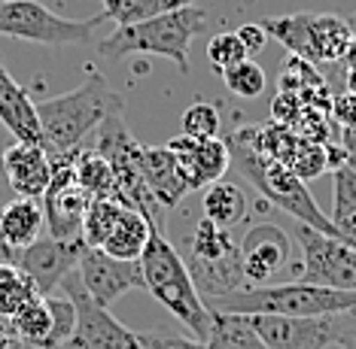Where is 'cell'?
Wrapping results in <instances>:
<instances>
[{"label": "cell", "instance_id": "cell-26", "mask_svg": "<svg viewBox=\"0 0 356 349\" xmlns=\"http://www.w3.org/2000/svg\"><path fill=\"white\" fill-rule=\"evenodd\" d=\"M37 298L43 295L19 264H0V316H15Z\"/></svg>", "mask_w": 356, "mask_h": 349}, {"label": "cell", "instance_id": "cell-2", "mask_svg": "<svg viewBox=\"0 0 356 349\" xmlns=\"http://www.w3.org/2000/svg\"><path fill=\"white\" fill-rule=\"evenodd\" d=\"M116 112H125V97L113 92L101 73H88L74 92L37 103L46 152H76L86 137Z\"/></svg>", "mask_w": 356, "mask_h": 349}, {"label": "cell", "instance_id": "cell-24", "mask_svg": "<svg viewBox=\"0 0 356 349\" xmlns=\"http://www.w3.org/2000/svg\"><path fill=\"white\" fill-rule=\"evenodd\" d=\"M195 0H101L104 15L110 22H116V28H125V24H140L149 22L156 15L183 10V6H192Z\"/></svg>", "mask_w": 356, "mask_h": 349}, {"label": "cell", "instance_id": "cell-16", "mask_svg": "<svg viewBox=\"0 0 356 349\" xmlns=\"http://www.w3.org/2000/svg\"><path fill=\"white\" fill-rule=\"evenodd\" d=\"M0 125L15 137V143L46 146L40 116H37V103L31 101V94L10 76V70H6L3 64H0Z\"/></svg>", "mask_w": 356, "mask_h": 349}, {"label": "cell", "instance_id": "cell-17", "mask_svg": "<svg viewBox=\"0 0 356 349\" xmlns=\"http://www.w3.org/2000/svg\"><path fill=\"white\" fill-rule=\"evenodd\" d=\"M143 180L165 213L180 204L186 191H192L168 146H143Z\"/></svg>", "mask_w": 356, "mask_h": 349}, {"label": "cell", "instance_id": "cell-8", "mask_svg": "<svg viewBox=\"0 0 356 349\" xmlns=\"http://www.w3.org/2000/svg\"><path fill=\"white\" fill-rule=\"evenodd\" d=\"M293 237L302 249V262L296 267V280L307 286L356 291V249L341 237H329L307 225L296 222Z\"/></svg>", "mask_w": 356, "mask_h": 349}, {"label": "cell", "instance_id": "cell-21", "mask_svg": "<svg viewBox=\"0 0 356 349\" xmlns=\"http://www.w3.org/2000/svg\"><path fill=\"white\" fill-rule=\"evenodd\" d=\"M247 216V194L238 182L220 180L213 182L204 194V219L216 225V228L232 231L234 225H241Z\"/></svg>", "mask_w": 356, "mask_h": 349}, {"label": "cell", "instance_id": "cell-3", "mask_svg": "<svg viewBox=\"0 0 356 349\" xmlns=\"http://www.w3.org/2000/svg\"><path fill=\"white\" fill-rule=\"evenodd\" d=\"M143 267V282L147 291L156 301L165 307L174 319H180L186 331H192V337L198 343H207L210 325H213V313L207 310L204 298L195 286L189 273L186 258L171 246V240L165 237V231H152V237L147 243L140 255Z\"/></svg>", "mask_w": 356, "mask_h": 349}, {"label": "cell", "instance_id": "cell-28", "mask_svg": "<svg viewBox=\"0 0 356 349\" xmlns=\"http://www.w3.org/2000/svg\"><path fill=\"white\" fill-rule=\"evenodd\" d=\"M222 83L234 97H259L268 85V79H265V70L253 58H244L234 67L222 70Z\"/></svg>", "mask_w": 356, "mask_h": 349}, {"label": "cell", "instance_id": "cell-14", "mask_svg": "<svg viewBox=\"0 0 356 349\" xmlns=\"http://www.w3.org/2000/svg\"><path fill=\"white\" fill-rule=\"evenodd\" d=\"M168 149L174 152L177 164H180L189 189H201V185H213L225 176V170L232 167L229 146L220 137H210V140H198V137H174L168 143Z\"/></svg>", "mask_w": 356, "mask_h": 349}, {"label": "cell", "instance_id": "cell-37", "mask_svg": "<svg viewBox=\"0 0 356 349\" xmlns=\"http://www.w3.org/2000/svg\"><path fill=\"white\" fill-rule=\"evenodd\" d=\"M341 64H347V73H356V37L350 40V46H347Z\"/></svg>", "mask_w": 356, "mask_h": 349}, {"label": "cell", "instance_id": "cell-5", "mask_svg": "<svg viewBox=\"0 0 356 349\" xmlns=\"http://www.w3.org/2000/svg\"><path fill=\"white\" fill-rule=\"evenodd\" d=\"M207 28V12L201 6H183V10L156 15L140 24H125V28L110 31L104 40H98L101 58H122L128 52H147L161 55L177 64L183 76H189V46L201 31Z\"/></svg>", "mask_w": 356, "mask_h": 349}, {"label": "cell", "instance_id": "cell-4", "mask_svg": "<svg viewBox=\"0 0 356 349\" xmlns=\"http://www.w3.org/2000/svg\"><path fill=\"white\" fill-rule=\"evenodd\" d=\"M210 313H234V316H338L356 310V291H338L307 282H280V286H250L234 289L225 295L204 298Z\"/></svg>", "mask_w": 356, "mask_h": 349}, {"label": "cell", "instance_id": "cell-10", "mask_svg": "<svg viewBox=\"0 0 356 349\" xmlns=\"http://www.w3.org/2000/svg\"><path fill=\"white\" fill-rule=\"evenodd\" d=\"M293 258V240L280 225L259 222L253 225L244 240L238 243V267L244 277V289L250 286H268Z\"/></svg>", "mask_w": 356, "mask_h": 349}, {"label": "cell", "instance_id": "cell-18", "mask_svg": "<svg viewBox=\"0 0 356 349\" xmlns=\"http://www.w3.org/2000/svg\"><path fill=\"white\" fill-rule=\"evenodd\" d=\"M43 225H46V216H43L40 201L15 198L10 204L0 207V240L10 249H15V253H22L31 243H37Z\"/></svg>", "mask_w": 356, "mask_h": 349}, {"label": "cell", "instance_id": "cell-36", "mask_svg": "<svg viewBox=\"0 0 356 349\" xmlns=\"http://www.w3.org/2000/svg\"><path fill=\"white\" fill-rule=\"evenodd\" d=\"M0 349H22L19 337H15V328L10 322V316H0Z\"/></svg>", "mask_w": 356, "mask_h": 349}, {"label": "cell", "instance_id": "cell-29", "mask_svg": "<svg viewBox=\"0 0 356 349\" xmlns=\"http://www.w3.org/2000/svg\"><path fill=\"white\" fill-rule=\"evenodd\" d=\"M286 167H293V173L298 180H314V176H320L326 167V143H314L307 140V137H298L296 149L289 152L286 158Z\"/></svg>", "mask_w": 356, "mask_h": 349}, {"label": "cell", "instance_id": "cell-20", "mask_svg": "<svg viewBox=\"0 0 356 349\" xmlns=\"http://www.w3.org/2000/svg\"><path fill=\"white\" fill-rule=\"evenodd\" d=\"M332 213L329 219L335 222V228L341 231V237L350 243L356 240V161L350 158L347 164L332 170Z\"/></svg>", "mask_w": 356, "mask_h": 349}, {"label": "cell", "instance_id": "cell-11", "mask_svg": "<svg viewBox=\"0 0 356 349\" xmlns=\"http://www.w3.org/2000/svg\"><path fill=\"white\" fill-rule=\"evenodd\" d=\"M76 273H79V280H83L88 295L104 307L116 304L119 298L131 289L147 291L140 262H119V258H110L104 249H88L86 246L83 255H79Z\"/></svg>", "mask_w": 356, "mask_h": 349}, {"label": "cell", "instance_id": "cell-38", "mask_svg": "<svg viewBox=\"0 0 356 349\" xmlns=\"http://www.w3.org/2000/svg\"><path fill=\"white\" fill-rule=\"evenodd\" d=\"M0 264H19V253L6 246L3 240H0Z\"/></svg>", "mask_w": 356, "mask_h": 349}, {"label": "cell", "instance_id": "cell-13", "mask_svg": "<svg viewBox=\"0 0 356 349\" xmlns=\"http://www.w3.org/2000/svg\"><path fill=\"white\" fill-rule=\"evenodd\" d=\"M265 349H326L335 343L332 316H250Z\"/></svg>", "mask_w": 356, "mask_h": 349}, {"label": "cell", "instance_id": "cell-32", "mask_svg": "<svg viewBox=\"0 0 356 349\" xmlns=\"http://www.w3.org/2000/svg\"><path fill=\"white\" fill-rule=\"evenodd\" d=\"M244 58H250L247 49L241 46V40L234 31H225V34H216L213 40L207 43V61L213 64L216 73L234 67V64H241Z\"/></svg>", "mask_w": 356, "mask_h": 349}, {"label": "cell", "instance_id": "cell-19", "mask_svg": "<svg viewBox=\"0 0 356 349\" xmlns=\"http://www.w3.org/2000/svg\"><path fill=\"white\" fill-rule=\"evenodd\" d=\"M152 222L143 213H137V210L128 207L122 216H119L116 228L110 231V237L104 240V253L110 258H119V262H140L143 249H147V243L152 237Z\"/></svg>", "mask_w": 356, "mask_h": 349}, {"label": "cell", "instance_id": "cell-33", "mask_svg": "<svg viewBox=\"0 0 356 349\" xmlns=\"http://www.w3.org/2000/svg\"><path fill=\"white\" fill-rule=\"evenodd\" d=\"M137 349H207L195 337L161 334V331H137Z\"/></svg>", "mask_w": 356, "mask_h": 349}, {"label": "cell", "instance_id": "cell-6", "mask_svg": "<svg viewBox=\"0 0 356 349\" xmlns=\"http://www.w3.org/2000/svg\"><path fill=\"white\" fill-rule=\"evenodd\" d=\"M271 40L289 49V55L307 64H338L356 37L350 22L335 12H293L262 24Z\"/></svg>", "mask_w": 356, "mask_h": 349}, {"label": "cell", "instance_id": "cell-39", "mask_svg": "<svg viewBox=\"0 0 356 349\" xmlns=\"http://www.w3.org/2000/svg\"><path fill=\"white\" fill-rule=\"evenodd\" d=\"M347 22H350V28H353V34H356V10H353V15H350Z\"/></svg>", "mask_w": 356, "mask_h": 349}, {"label": "cell", "instance_id": "cell-41", "mask_svg": "<svg viewBox=\"0 0 356 349\" xmlns=\"http://www.w3.org/2000/svg\"><path fill=\"white\" fill-rule=\"evenodd\" d=\"M0 3H6V0H0Z\"/></svg>", "mask_w": 356, "mask_h": 349}, {"label": "cell", "instance_id": "cell-34", "mask_svg": "<svg viewBox=\"0 0 356 349\" xmlns=\"http://www.w3.org/2000/svg\"><path fill=\"white\" fill-rule=\"evenodd\" d=\"M332 325H335V343L341 349H356V310L332 316Z\"/></svg>", "mask_w": 356, "mask_h": 349}, {"label": "cell", "instance_id": "cell-27", "mask_svg": "<svg viewBox=\"0 0 356 349\" xmlns=\"http://www.w3.org/2000/svg\"><path fill=\"white\" fill-rule=\"evenodd\" d=\"M125 204H119V201L113 198H98L92 201L86 210V219H83V231H79V237H83V243L88 249H101L104 240L110 237V231L116 228L119 216L125 213Z\"/></svg>", "mask_w": 356, "mask_h": 349}, {"label": "cell", "instance_id": "cell-12", "mask_svg": "<svg viewBox=\"0 0 356 349\" xmlns=\"http://www.w3.org/2000/svg\"><path fill=\"white\" fill-rule=\"evenodd\" d=\"M83 249H86L83 237H76V240L40 237L37 243H31L28 249L19 253V267L34 280L37 291L46 298L61 286V280L67 277L70 271H76Z\"/></svg>", "mask_w": 356, "mask_h": 349}, {"label": "cell", "instance_id": "cell-30", "mask_svg": "<svg viewBox=\"0 0 356 349\" xmlns=\"http://www.w3.org/2000/svg\"><path fill=\"white\" fill-rule=\"evenodd\" d=\"M220 107L207 101H195L189 103L183 112V134L186 137H198V140H210V137L220 134Z\"/></svg>", "mask_w": 356, "mask_h": 349}, {"label": "cell", "instance_id": "cell-22", "mask_svg": "<svg viewBox=\"0 0 356 349\" xmlns=\"http://www.w3.org/2000/svg\"><path fill=\"white\" fill-rule=\"evenodd\" d=\"M207 349H265L250 316L213 313V325L207 334Z\"/></svg>", "mask_w": 356, "mask_h": 349}, {"label": "cell", "instance_id": "cell-40", "mask_svg": "<svg viewBox=\"0 0 356 349\" xmlns=\"http://www.w3.org/2000/svg\"><path fill=\"white\" fill-rule=\"evenodd\" d=\"M350 246H353V249H356V240H350Z\"/></svg>", "mask_w": 356, "mask_h": 349}, {"label": "cell", "instance_id": "cell-35", "mask_svg": "<svg viewBox=\"0 0 356 349\" xmlns=\"http://www.w3.org/2000/svg\"><path fill=\"white\" fill-rule=\"evenodd\" d=\"M238 40H241V46L247 49V55H259L265 46H268V31L262 28V24H253V22H247V24H241L238 31Z\"/></svg>", "mask_w": 356, "mask_h": 349}, {"label": "cell", "instance_id": "cell-23", "mask_svg": "<svg viewBox=\"0 0 356 349\" xmlns=\"http://www.w3.org/2000/svg\"><path fill=\"white\" fill-rule=\"evenodd\" d=\"M10 322L22 349H52V313L46 307V298L22 307L15 316H10Z\"/></svg>", "mask_w": 356, "mask_h": 349}, {"label": "cell", "instance_id": "cell-31", "mask_svg": "<svg viewBox=\"0 0 356 349\" xmlns=\"http://www.w3.org/2000/svg\"><path fill=\"white\" fill-rule=\"evenodd\" d=\"M46 307L52 313V349H67L76 328V307L70 298L46 295Z\"/></svg>", "mask_w": 356, "mask_h": 349}, {"label": "cell", "instance_id": "cell-15", "mask_svg": "<svg viewBox=\"0 0 356 349\" xmlns=\"http://www.w3.org/2000/svg\"><path fill=\"white\" fill-rule=\"evenodd\" d=\"M0 167L6 173L10 189L19 198L40 201L49 189L52 180V164L46 146H31V143H13L10 149H3L0 155Z\"/></svg>", "mask_w": 356, "mask_h": 349}, {"label": "cell", "instance_id": "cell-25", "mask_svg": "<svg viewBox=\"0 0 356 349\" xmlns=\"http://www.w3.org/2000/svg\"><path fill=\"white\" fill-rule=\"evenodd\" d=\"M76 182L83 185V191H86L92 201H98V198H113V201H119L116 176H113L107 158L98 155L95 149H79V152H76Z\"/></svg>", "mask_w": 356, "mask_h": 349}, {"label": "cell", "instance_id": "cell-7", "mask_svg": "<svg viewBox=\"0 0 356 349\" xmlns=\"http://www.w3.org/2000/svg\"><path fill=\"white\" fill-rule=\"evenodd\" d=\"M107 22V15L92 19H64L40 0H6L0 3V37L25 40L40 46H88L95 43V31Z\"/></svg>", "mask_w": 356, "mask_h": 349}, {"label": "cell", "instance_id": "cell-42", "mask_svg": "<svg viewBox=\"0 0 356 349\" xmlns=\"http://www.w3.org/2000/svg\"><path fill=\"white\" fill-rule=\"evenodd\" d=\"M0 64H3V61H0Z\"/></svg>", "mask_w": 356, "mask_h": 349}, {"label": "cell", "instance_id": "cell-9", "mask_svg": "<svg viewBox=\"0 0 356 349\" xmlns=\"http://www.w3.org/2000/svg\"><path fill=\"white\" fill-rule=\"evenodd\" d=\"M61 289L64 298H70L76 307V328L67 349H137V331L125 328L110 313V307L95 301L76 271L61 280Z\"/></svg>", "mask_w": 356, "mask_h": 349}, {"label": "cell", "instance_id": "cell-1", "mask_svg": "<svg viewBox=\"0 0 356 349\" xmlns=\"http://www.w3.org/2000/svg\"><path fill=\"white\" fill-rule=\"evenodd\" d=\"M225 146H229L232 164L241 170L244 180H250V185H256V191L262 194L268 204H274L280 213L293 216L298 225H307V228L329 234V237H341L335 222L320 210L314 194L307 191L305 180H298L293 173V167H286L283 161L256 149L253 137H250V128H238V131L225 140Z\"/></svg>", "mask_w": 356, "mask_h": 349}]
</instances>
